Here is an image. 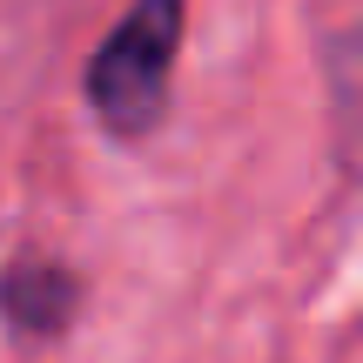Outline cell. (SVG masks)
I'll return each instance as SVG.
<instances>
[{"label": "cell", "instance_id": "6da1fadb", "mask_svg": "<svg viewBox=\"0 0 363 363\" xmlns=\"http://www.w3.org/2000/svg\"><path fill=\"white\" fill-rule=\"evenodd\" d=\"M175 13H182V0H142L135 21L121 27V34L101 48V61H94L88 94L101 101V115L115 121V128L155 121L162 81H169V54H175V27H182Z\"/></svg>", "mask_w": 363, "mask_h": 363}]
</instances>
